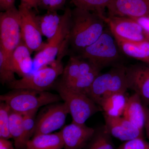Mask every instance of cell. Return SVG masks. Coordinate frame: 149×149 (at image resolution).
Returning a JSON list of instances; mask_svg holds the SVG:
<instances>
[{"label":"cell","instance_id":"obj_1","mask_svg":"<svg viewBox=\"0 0 149 149\" xmlns=\"http://www.w3.org/2000/svg\"><path fill=\"white\" fill-rule=\"evenodd\" d=\"M104 20L93 12L72 10L70 45L79 52L97 40L104 31Z\"/></svg>","mask_w":149,"mask_h":149},{"label":"cell","instance_id":"obj_2","mask_svg":"<svg viewBox=\"0 0 149 149\" xmlns=\"http://www.w3.org/2000/svg\"><path fill=\"white\" fill-rule=\"evenodd\" d=\"M72 10L66 8L58 29L54 35L48 40L42 49L37 52L33 58L34 71L50 65L56 60H61L67 52L70 45Z\"/></svg>","mask_w":149,"mask_h":149},{"label":"cell","instance_id":"obj_3","mask_svg":"<svg viewBox=\"0 0 149 149\" xmlns=\"http://www.w3.org/2000/svg\"><path fill=\"white\" fill-rule=\"evenodd\" d=\"M61 100L59 95L30 89H16L0 96L1 101L6 104L12 111L22 115L38 110L40 107Z\"/></svg>","mask_w":149,"mask_h":149},{"label":"cell","instance_id":"obj_4","mask_svg":"<svg viewBox=\"0 0 149 149\" xmlns=\"http://www.w3.org/2000/svg\"><path fill=\"white\" fill-rule=\"evenodd\" d=\"M128 90L125 67L112 68L96 77L87 95L100 107L104 100L118 93H126Z\"/></svg>","mask_w":149,"mask_h":149},{"label":"cell","instance_id":"obj_5","mask_svg":"<svg viewBox=\"0 0 149 149\" xmlns=\"http://www.w3.org/2000/svg\"><path fill=\"white\" fill-rule=\"evenodd\" d=\"M120 51L110 30H104L95 42L79 52L77 57L89 61L102 69L118 59Z\"/></svg>","mask_w":149,"mask_h":149},{"label":"cell","instance_id":"obj_6","mask_svg":"<svg viewBox=\"0 0 149 149\" xmlns=\"http://www.w3.org/2000/svg\"><path fill=\"white\" fill-rule=\"evenodd\" d=\"M63 69L62 61L56 59L50 65L43 67L27 76L14 80L9 84V86L13 90L46 91L52 86L57 77L62 74Z\"/></svg>","mask_w":149,"mask_h":149},{"label":"cell","instance_id":"obj_7","mask_svg":"<svg viewBox=\"0 0 149 149\" xmlns=\"http://www.w3.org/2000/svg\"><path fill=\"white\" fill-rule=\"evenodd\" d=\"M58 91L66 103L72 117V122L85 124L89 118L101 108L85 94L72 91L59 83Z\"/></svg>","mask_w":149,"mask_h":149},{"label":"cell","instance_id":"obj_8","mask_svg":"<svg viewBox=\"0 0 149 149\" xmlns=\"http://www.w3.org/2000/svg\"><path fill=\"white\" fill-rule=\"evenodd\" d=\"M22 40L18 9L13 7L0 13V49L10 58Z\"/></svg>","mask_w":149,"mask_h":149},{"label":"cell","instance_id":"obj_9","mask_svg":"<svg viewBox=\"0 0 149 149\" xmlns=\"http://www.w3.org/2000/svg\"><path fill=\"white\" fill-rule=\"evenodd\" d=\"M115 38L132 42H149V31L133 19L102 16Z\"/></svg>","mask_w":149,"mask_h":149},{"label":"cell","instance_id":"obj_10","mask_svg":"<svg viewBox=\"0 0 149 149\" xmlns=\"http://www.w3.org/2000/svg\"><path fill=\"white\" fill-rule=\"evenodd\" d=\"M22 40L31 52H37L45 45L42 40L37 21V15L32 8L20 3L18 6Z\"/></svg>","mask_w":149,"mask_h":149},{"label":"cell","instance_id":"obj_11","mask_svg":"<svg viewBox=\"0 0 149 149\" xmlns=\"http://www.w3.org/2000/svg\"><path fill=\"white\" fill-rule=\"evenodd\" d=\"M69 110L66 103L49 108L36 121L34 136L51 133L61 128L65 122Z\"/></svg>","mask_w":149,"mask_h":149},{"label":"cell","instance_id":"obj_12","mask_svg":"<svg viewBox=\"0 0 149 149\" xmlns=\"http://www.w3.org/2000/svg\"><path fill=\"white\" fill-rule=\"evenodd\" d=\"M128 89L138 94L145 105H149V63L125 67Z\"/></svg>","mask_w":149,"mask_h":149},{"label":"cell","instance_id":"obj_13","mask_svg":"<svg viewBox=\"0 0 149 149\" xmlns=\"http://www.w3.org/2000/svg\"><path fill=\"white\" fill-rule=\"evenodd\" d=\"M108 16L137 19L149 16V0H112L107 8Z\"/></svg>","mask_w":149,"mask_h":149},{"label":"cell","instance_id":"obj_14","mask_svg":"<svg viewBox=\"0 0 149 149\" xmlns=\"http://www.w3.org/2000/svg\"><path fill=\"white\" fill-rule=\"evenodd\" d=\"M64 149H82L91 141L95 129L85 124L72 122L61 130Z\"/></svg>","mask_w":149,"mask_h":149},{"label":"cell","instance_id":"obj_15","mask_svg":"<svg viewBox=\"0 0 149 149\" xmlns=\"http://www.w3.org/2000/svg\"><path fill=\"white\" fill-rule=\"evenodd\" d=\"M104 116L105 126L111 136L124 142L143 138V131L123 116L112 117L104 114Z\"/></svg>","mask_w":149,"mask_h":149},{"label":"cell","instance_id":"obj_16","mask_svg":"<svg viewBox=\"0 0 149 149\" xmlns=\"http://www.w3.org/2000/svg\"><path fill=\"white\" fill-rule=\"evenodd\" d=\"M31 54L29 48L22 40L11 56L13 68L19 77H25L34 71V62Z\"/></svg>","mask_w":149,"mask_h":149},{"label":"cell","instance_id":"obj_17","mask_svg":"<svg viewBox=\"0 0 149 149\" xmlns=\"http://www.w3.org/2000/svg\"><path fill=\"white\" fill-rule=\"evenodd\" d=\"M123 116L143 131L146 120L144 104L138 94L135 93L128 97Z\"/></svg>","mask_w":149,"mask_h":149},{"label":"cell","instance_id":"obj_18","mask_svg":"<svg viewBox=\"0 0 149 149\" xmlns=\"http://www.w3.org/2000/svg\"><path fill=\"white\" fill-rule=\"evenodd\" d=\"M115 38L120 51L125 55L149 63V42H132Z\"/></svg>","mask_w":149,"mask_h":149},{"label":"cell","instance_id":"obj_19","mask_svg":"<svg viewBox=\"0 0 149 149\" xmlns=\"http://www.w3.org/2000/svg\"><path fill=\"white\" fill-rule=\"evenodd\" d=\"M64 143L61 131L34 136L26 144V149H62Z\"/></svg>","mask_w":149,"mask_h":149},{"label":"cell","instance_id":"obj_20","mask_svg":"<svg viewBox=\"0 0 149 149\" xmlns=\"http://www.w3.org/2000/svg\"><path fill=\"white\" fill-rule=\"evenodd\" d=\"M128 97L126 93L113 94L104 100L100 106L104 114L110 117L123 116Z\"/></svg>","mask_w":149,"mask_h":149},{"label":"cell","instance_id":"obj_21","mask_svg":"<svg viewBox=\"0 0 149 149\" xmlns=\"http://www.w3.org/2000/svg\"><path fill=\"white\" fill-rule=\"evenodd\" d=\"M62 15L56 11H47L45 14L37 15V21L41 34L50 40L56 32L60 24Z\"/></svg>","mask_w":149,"mask_h":149},{"label":"cell","instance_id":"obj_22","mask_svg":"<svg viewBox=\"0 0 149 149\" xmlns=\"http://www.w3.org/2000/svg\"><path fill=\"white\" fill-rule=\"evenodd\" d=\"M80 58L77 56H71L68 63L64 68L62 74L61 81L59 83L68 86L77 80L80 75Z\"/></svg>","mask_w":149,"mask_h":149},{"label":"cell","instance_id":"obj_23","mask_svg":"<svg viewBox=\"0 0 149 149\" xmlns=\"http://www.w3.org/2000/svg\"><path fill=\"white\" fill-rule=\"evenodd\" d=\"M111 137L105 125L102 126L95 130L88 149H115Z\"/></svg>","mask_w":149,"mask_h":149},{"label":"cell","instance_id":"obj_24","mask_svg":"<svg viewBox=\"0 0 149 149\" xmlns=\"http://www.w3.org/2000/svg\"><path fill=\"white\" fill-rule=\"evenodd\" d=\"M23 115L11 110L9 117V130L14 141L15 146L20 149L23 128Z\"/></svg>","mask_w":149,"mask_h":149},{"label":"cell","instance_id":"obj_25","mask_svg":"<svg viewBox=\"0 0 149 149\" xmlns=\"http://www.w3.org/2000/svg\"><path fill=\"white\" fill-rule=\"evenodd\" d=\"M101 70L100 69H96L87 74L80 75L71 85L65 87L72 91L87 95L93 82L100 74Z\"/></svg>","mask_w":149,"mask_h":149},{"label":"cell","instance_id":"obj_26","mask_svg":"<svg viewBox=\"0 0 149 149\" xmlns=\"http://www.w3.org/2000/svg\"><path fill=\"white\" fill-rule=\"evenodd\" d=\"M75 7L104 15V11L112 0H71Z\"/></svg>","mask_w":149,"mask_h":149},{"label":"cell","instance_id":"obj_27","mask_svg":"<svg viewBox=\"0 0 149 149\" xmlns=\"http://www.w3.org/2000/svg\"><path fill=\"white\" fill-rule=\"evenodd\" d=\"M37 111H34L23 115V132L20 143V149H26L27 143L34 135L36 123L35 116Z\"/></svg>","mask_w":149,"mask_h":149},{"label":"cell","instance_id":"obj_28","mask_svg":"<svg viewBox=\"0 0 149 149\" xmlns=\"http://www.w3.org/2000/svg\"><path fill=\"white\" fill-rule=\"evenodd\" d=\"M15 72L11 63L10 58L0 49V80L2 84H9L15 80Z\"/></svg>","mask_w":149,"mask_h":149},{"label":"cell","instance_id":"obj_29","mask_svg":"<svg viewBox=\"0 0 149 149\" xmlns=\"http://www.w3.org/2000/svg\"><path fill=\"white\" fill-rule=\"evenodd\" d=\"M11 110L4 102L0 104V138L11 139L9 130V117Z\"/></svg>","mask_w":149,"mask_h":149},{"label":"cell","instance_id":"obj_30","mask_svg":"<svg viewBox=\"0 0 149 149\" xmlns=\"http://www.w3.org/2000/svg\"><path fill=\"white\" fill-rule=\"evenodd\" d=\"M118 149H149V143L144 138H138L124 142Z\"/></svg>","mask_w":149,"mask_h":149},{"label":"cell","instance_id":"obj_31","mask_svg":"<svg viewBox=\"0 0 149 149\" xmlns=\"http://www.w3.org/2000/svg\"><path fill=\"white\" fill-rule=\"evenodd\" d=\"M66 0H40V7L47 11H56L64 8Z\"/></svg>","mask_w":149,"mask_h":149},{"label":"cell","instance_id":"obj_32","mask_svg":"<svg viewBox=\"0 0 149 149\" xmlns=\"http://www.w3.org/2000/svg\"><path fill=\"white\" fill-rule=\"evenodd\" d=\"M15 0H0V10L5 11L15 6Z\"/></svg>","mask_w":149,"mask_h":149},{"label":"cell","instance_id":"obj_33","mask_svg":"<svg viewBox=\"0 0 149 149\" xmlns=\"http://www.w3.org/2000/svg\"><path fill=\"white\" fill-rule=\"evenodd\" d=\"M21 2L25 4L30 8L35 9L38 12V8L40 7V0H20Z\"/></svg>","mask_w":149,"mask_h":149},{"label":"cell","instance_id":"obj_34","mask_svg":"<svg viewBox=\"0 0 149 149\" xmlns=\"http://www.w3.org/2000/svg\"><path fill=\"white\" fill-rule=\"evenodd\" d=\"M144 110L146 116L144 129L146 130L147 137L149 139V108L148 106L144 105Z\"/></svg>","mask_w":149,"mask_h":149},{"label":"cell","instance_id":"obj_35","mask_svg":"<svg viewBox=\"0 0 149 149\" xmlns=\"http://www.w3.org/2000/svg\"><path fill=\"white\" fill-rule=\"evenodd\" d=\"M12 142L8 139L0 138V149H13Z\"/></svg>","mask_w":149,"mask_h":149},{"label":"cell","instance_id":"obj_36","mask_svg":"<svg viewBox=\"0 0 149 149\" xmlns=\"http://www.w3.org/2000/svg\"><path fill=\"white\" fill-rule=\"evenodd\" d=\"M134 19L149 31V16Z\"/></svg>","mask_w":149,"mask_h":149}]
</instances>
